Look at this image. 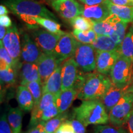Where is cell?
Returning a JSON list of instances; mask_svg holds the SVG:
<instances>
[{
  "instance_id": "cell-1",
  "label": "cell",
  "mask_w": 133,
  "mask_h": 133,
  "mask_svg": "<svg viewBox=\"0 0 133 133\" xmlns=\"http://www.w3.org/2000/svg\"><path fill=\"white\" fill-rule=\"evenodd\" d=\"M112 84L110 79L99 72L81 74L75 88L77 98L82 101L101 100Z\"/></svg>"
},
{
  "instance_id": "cell-2",
  "label": "cell",
  "mask_w": 133,
  "mask_h": 133,
  "mask_svg": "<svg viewBox=\"0 0 133 133\" xmlns=\"http://www.w3.org/2000/svg\"><path fill=\"white\" fill-rule=\"evenodd\" d=\"M71 114L86 127L109 122V113L101 100L83 101L78 107L74 108Z\"/></svg>"
},
{
  "instance_id": "cell-3",
  "label": "cell",
  "mask_w": 133,
  "mask_h": 133,
  "mask_svg": "<svg viewBox=\"0 0 133 133\" xmlns=\"http://www.w3.org/2000/svg\"><path fill=\"white\" fill-rule=\"evenodd\" d=\"M11 12L19 17L38 16L57 21V18L44 5L35 0H5L3 2Z\"/></svg>"
},
{
  "instance_id": "cell-4",
  "label": "cell",
  "mask_w": 133,
  "mask_h": 133,
  "mask_svg": "<svg viewBox=\"0 0 133 133\" xmlns=\"http://www.w3.org/2000/svg\"><path fill=\"white\" fill-rule=\"evenodd\" d=\"M133 110V94L128 91L109 113V122L112 126L123 127L127 123Z\"/></svg>"
},
{
  "instance_id": "cell-5",
  "label": "cell",
  "mask_w": 133,
  "mask_h": 133,
  "mask_svg": "<svg viewBox=\"0 0 133 133\" xmlns=\"http://www.w3.org/2000/svg\"><path fill=\"white\" fill-rule=\"evenodd\" d=\"M110 75L112 82L116 86L128 87L133 79V62L120 56L111 70Z\"/></svg>"
},
{
  "instance_id": "cell-6",
  "label": "cell",
  "mask_w": 133,
  "mask_h": 133,
  "mask_svg": "<svg viewBox=\"0 0 133 133\" xmlns=\"http://www.w3.org/2000/svg\"><path fill=\"white\" fill-rule=\"evenodd\" d=\"M72 58L84 73L92 72L96 69V51L92 44L78 41Z\"/></svg>"
},
{
  "instance_id": "cell-7",
  "label": "cell",
  "mask_w": 133,
  "mask_h": 133,
  "mask_svg": "<svg viewBox=\"0 0 133 133\" xmlns=\"http://www.w3.org/2000/svg\"><path fill=\"white\" fill-rule=\"evenodd\" d=\"M78 41L70 33H66L61 36L52 54L61 64L62 61L72 58Z\"/></svg>"
},
{
  "instance_id": "cell-8",
  "label": "cell",
  "mask_w": 133,
  "mask_h": 133,
  "mask_svg": "<svg viewBox=\"0 0 133 133\" xmlns=\"http://www.w3.org/2000/svg\"><path fill=\"white\" fill-rule=\"evenodd\" d=\"M79 66L73 58L66 60L62 65V91L75 89L79 79L81 73Z\"/></svg>"
},
{
  "instance_id": "cell-9",
  "label": "cell",
  "mask_w": 133,
  "mask_h": 133,
  "mask_svg": "<svg viewBox=\"0 0 133 133\" xmlns=\"http://www.w3.org/2000/svg\"><path fill=\"white\" fill-rule=\"evenodd\" d=\"M3 45L18 66L21 58V45L17 28L15 24L8 28L6 34L3 39Z\"/></svg>"
},
{
  "instance_id": "cell-10",
  "label": "cell",
  "mask_w": 133,
  "mask_h": 133,
  "mask_svg": "<svg viewBox=\"0 0 133 133\" xmlns=\"http://www.w3.org/2000/svg\"><path fill=\"white\" fill-rule=\"evenodd\" d=\"M62 36L44 30H38L33 32L35 41L41 51L46 54H52Z\"/></svg>"
},
{
  "instance_id": "cell-11",
  "label": "cell",
  "mask_w": 133,
  "mask_h": 133,
  "mask_svg": "<svg viewBox=\"0 0 133 133\" xmlns=\"http://www.w3.org/2000/svg\"><path fill=\"white\" fill-rule=\"evenodd\" d=\"M55 11L64 19L70 21L81 16V6L76 0H57L51 3Z\"/></svg>"
},
{
  "instance_id": "cell-12",
  "label": "cell",
  "mask_w": 133,
  "mask_h": 133,
  "mask_svg": "<svg viewBox=\"0 0 133 133\" xmlns=\"http://www.w3.org/2000/svg\"><path fill=\"white\" fill-rule=\"evenodd\" d=\"M120 56L119 49L112 51H96V70L97 72L105 75L110 74Z\"/></svg>"
},
{
  "instance_id": "cell-13",
  "label": "cell",
  "mask_w": 133,
  "mask_h": 133,
  "mask_svg": "<svg viewBox=\"0 0 133 133\" xmlns=\"http://www.w3.org/2000/svg\"><path fill=\"white\" fill-rule=\"evenodd\" d=\"M42 54L35 40L28 34H25L21 46V59L24 62L37 63Z\"/></svg>"
},
{
  "instance_id": "cell-14",
  "label": "cell",
  "mask_w": 133,
  "mask_h": 133,
  "mask_svg": "<svg viewBox=\"0 0 133 133\" xmlns=\"http://www.w3.org/2000/svg\"><path fill=\"white\" fill-rule=\"evenodd\" d=\"M36 64L38 66L42 86L57 66L61 65L54 55L43 52Z\"/></svg>"
},
{
  "instance_id": "cell-15",
  "label": "cell",
  "mask_w": 133,
  "mask_h": 133,
  "mask_svg": "<svg viewBox=\"0 0 133 133\" xmlns=\"http://www.w3.org/2000/svg\"><path fill=\"white\" fill-rule=\"evenodd\" d=\"M111 14L105 3L94 6H81V16L90 20L92 22L104 21Z\"/></svg>"
},
{
  "instance_id": "cell-16",
  "label": "cell",
  "mask_w": 133,
  "mask_h": 133,
  "mask_svg": "<svg viewBox=\"0 0 133 133\" xmlns=\"http://www.w3.org/2000/svg\"><path fill=\"white\" fill-rule=\"evenodd\" d=\"M20 17L27 24L30 25L38 24L44 29H45L46 30L51 33H55V34L61 35L63 36L66 33L61 30V25L59 24L51 19L38 16H22Z\"/></svg>"
},
{
  "instance_id": "cell-17",
  "label": "cell",
  "mask_w": 133,
  "mask_h": 133,
  "mask_svg": "<svg viewBox=\"0 0 133 133\" xmlns=\"http://www.w3.org/2000/svg\"><path fill=\"white\" fill-rule=\"evenodd\" d=\"M128 87L121 88L116 86L112 83L110 88L105 93L104 97L101 99L104 105L107 112L109 113L111 109L119 102L128 89Z\"/></svg>"
},
{
  "instance_id": "cell-18",
  "label": "cell",
  "mask_w": 133,
  "mask_h": 133,
  "mask_svg": "<svg viewBox=\"0 0 133 133\" xmlns=\"http://www.w3.org/2000/svg\"><path fill=\"white\" fill-rule=\"evenodd\" d=\"M55 96L51 93H44L43 94L40 102L36 105L34 106L31 110V119L29 127H33L41 121V116L44 110L50 104L54 102Z\"/></svg>"
},
{
  "instance_id": "cell-19",
  "label": "cell",
  "mask_w": 133,
  "mask_h": 133,
  "mask_svg": "<svg viewBox=\"0 0 133 133\" xmlns=\"http://www.w3.org/2000/svg\"><path fill=\"white\" fill-rule=\"evenodd\" d=\"M20 84L25 86L33 81H41L38 66L36 63L24 62L20 66Z\"/></svg>"
},
{
  "instance_id": "cell-20",
  "label": "cell",
  "mask_w": 133,
  "mask_h": 133,
  "mask_svg": "<svg viewBox=\"0 0 133 133\" xmlns=\"http://www.w3.org/2000/svg\"><path fill=\"white\" fill-rule=\"evenodd\" d=\"M61 70L62 65H59L43 85V94L44 93H51L56 96L62 91Z\"/></svg>"
},
{
  "instance_id": "cell-21",
  "label": "cell",
  "mask_w": 133,
  "mask_h": 133,
  "mask_svg": "<svg viewBox=\"0 0 133 133\" xmlns=\"http://www.w3.org/2000/svg\"><path fill=\"white\" fill-rule=\"evenodd\" d=\"M76 98H77V91L74 88L61 91L59 94L55 96L54 102L59 109L60 114L67 111Z\"/></svg>"
},
{
  "instance_id": "cell-22",
  "label": "cell",
  "mask_w": 133,
  "mask_h": 133,
  "mask_svg": "<svg viewBox=\"0 0 133 133\" xmlns=\"http://www.w3.org/2000/svg\"><path fill=\"white\" fill-rule=\"evenodd\" d=\"M16 99L19 107L23 111L29 112L34 107V101L31 92L25 86L20 85L16 91Z\"/></svg>"
},
{
  "instance_id": "cell-23",
  "label": "cell",
  "mask_w": 133,
  "mask_h": 133,
  "mask_svg": "<svg viewBox=\"0 0 133 133\" xmlns=\"http://www.w3.org/2000/svg\"><path fill=\"white\" fill-rule=\"evenodd\" d=\"M111 14L118 17L121 21L126 23L133 22V6H119L115 4L109 0L105 1Z\"/></svg>"
},
{
  "instance_id": "cell-24",
  "label": "cell",
  "mask_w": 133,
  "mask_h": 133,
  "mask_svg": "<svg viewBox=\"0 0 133 133\" xmlns=\"http://www.w3.org/2000/svg\"><path fill=\"white\" fill-rule=\"evenodd\" d=\"M119 21L121 20L118 17L111 14L104 21L98 22H92V29L97 35L109 36L113 27Z\"/></svg>"
},
{
  "instance_id": "cell-25",
  "label": "cell",
  "mask_w": 133,
  "mask_h": 133,
  "mask_svg": "<svg viewBox=\"0 0 133 133\" xmlns=\"http://www.w3.org/2000/svg\"><path fill=\"white\" fill-rule=\"evenodd\" d=\"M1 88L12 86L16 80V69L3 61H0Z\"/></svg>"
},
{
  "instance_id": "cell-26",
  "label": "cell",
  "mask_w": 133,
  "mask_h": 133,
  "mask_svg": "<svg viewBox=\"0 0 133 133\" xmlns=\"http://www.w3.org/2000/svg\"><path fill=\"white\" fill-rule=\"evenodd\" d=\"M22 116V110L20 107L11 108L8 111V121L13 133H21Z\"/></svg>"
},
{
  "instance_id": "cell-27",
  "label": "cell",
  "mask_w": 133,
  "mask_h": 133,
  "mask_svg": "<svg viewBox=\"0 0 133 133\" xmlns=\"http://www.w3.org/2000/svg\"><path fill=\"white\" fill-rule=\"evenodd\" d=\"M96 51H112L119 49L117 45L109 36L97 35L96 39L91 44Z\"/></svg>"
},
{
  "instance_id": "cell-28",
  "label": "cell",
  "mask_w": 133,
  "mask_h": 133,
  "mask_svg": "<svg viewBox=\"0 0 133 133\" xmlns=\"http://www.w3.org/2000/svg\"><path fill=\"white\" fill-rule=\"evenodd\" d=\"M121 56L127 58L133 62V27L130 28L123 41L119 46Z\"/></svg>"
},
{
  "instance_id": "cell-29",
  "label": "cell",
  "mask_w": 133,
  "mask_h": 133,
  "mask_svg": "<svg viewBox=\"0 0 133 133\" xmlns=\"http://www.w3.org/2000/svg\"><path fill=\"white\" fill-rule=\"evenodd\" d=\"M70 117L69 112L66 111L62 114H60L53 118L45 122L44 130L46 133H55L57 131L65 121Z\"/></svg>"
},
{
  "instance_id": "cell-30",
  "label": "cell",
  "mask_w": 133,
  "mask_h": 133,
  "mask_svg": "<svg viewBox=\"0 0 133 133\" xmlns=\"http://www.w3.org/2000/svg\"><path fill=\"white\" fill-rule=\"evenodd\" d=\"M128 26V23L122 21H119L116 23L110 33L109 36L117 45L120 44L123 41L126 36V30Z\"/></svg>"
},
{
  "instance_id": "cell-31",
  "label": "cell",
  "mask_w": 133,
  "mask_h": 133,
  "mask_svg": "<svg viewBox=\"0 0 133 133\" xmlns=\"http://www.w3.org/2000/svg\"><path fill=\"white\" fill-rule=\"evenodd\" d=\"M72 35L76 38V40L81 43L84 44H91L93 41L97 38V35L93 29H91L89 31H80L78 30L74 29Z\"/></svg>"
},
{
  "instance_id": "cell-32",
  "label": "cell",
  "mask_w": 133,
  "mask_h": 133,
  "mask_svg": "<svg viewBox=\"0 0 133 133\" xmlns=\"http://www.w3.org/2000/svg\"><path fill=\"white\" fill-rule=\"evenodd\" d=\"M25 86L28 88L33 96L34 106L38 105L43 96V86L41 81H33L26 84Z\"/></svg>"
},
{
  "instance_id": "cell-33",
  "label": "cell",
  "mask_w": 133,
  "mask_h": 133,
  "mask_svg": "<svg viewBox=\"0 0 133 133\" xmlns=\"http://www.w3.org/2000/svg\"><path fill=\"white\" fill-rule=\"evenodd\" d=\"M70 24L74 29L80 31H89L92 29L93 23L90 20L83 16H77L70 21Z\"/></svg>"
},
{
  "instance_id": "cell-34",
  "label": "cell",
  "mask_w": 133,
  "mask_h": 133,
  "mask_svg": "<svg viewBox=\"0 0 133 133\" xmlns=\"http://www.w3.org/2000/svg\"><path fill=\"white\" fill-rule=\"evenodd\" d=\"M94 133H128V131L122 127L102 124L96 126Z\"/></svg>"
},
{
  "instance_id": "cell-35",
  "label": "cell",
  "mask_w": 133,
  "mask_h": 133,
  "mask_svg": "<svg viewBox=\"0 0 133 133\" xmlns=\"http://www.w3.org/2000/svg\"><path fill=\"white\" fill-rule=\"evenodd\" d=\"M60 114L59 110L54 102L52 104L49 105L46 109L44 110L42 116H41V121H47L49 119L53 118L55 116H56Z\"/></svg>"
},
{
  "instance_id": "cell-36",
  "label": "cell",
  "mask_w": 133,
  "mask_h": 133,
  "mask_svg": "<svg viewBox=\"0 0 133 133\" xmlns=\"http://www.w3.org/2000/svg\"><path fill=\"white\" fill-rule=\"evenodd\" d=\"M0 61H3L14 69H17V66L15 64L14 60L10 56L9 52L3 45L2 40H0Z\"/></svg>"
},
{
  "instance_id": "cell-37",
  "label": "cell",
  "mask_w": 133,
  "mask_h": 133,
  "mask_svg": "<svg viewBox=\"0 0 133 133\" xmlns=\"http://www.w3.org/2000/svg\"><path fill=\"white\" fill-rule=\"evenodd\" d=\"M69 119L72 124L75 133H86V126L81 121L76 119L72 114L70 116Z\"/></svg>"
},
{
  "instance_id": "cell-38",
  "label": "cell",
  "mask_w": 133,
  "mask_h": 133,
  "mask_svg": "<svg viewBox=\"0 0 133 133\" xmlns=\"http://www.w3.org/2000/svg\"><path fill=\"white\" fill-rule=\"evenodd\" d=\"M0 133H13L12 129L8 121L7 115L4 114L0 119Z\"/></svg>"
},
{
  "instance_id": "cell-39",
  "label": "cell",
  "mask_w": 133,
  "mask_h": 133,
  "mask_svg": "<svg viewBox=\"0 0 133 133\" xmlns=\"http://www.w3.org/2000/svg\"><path fill=\"white\" fill-rule=\"evenodd\" d=\"M62 133H75L74 128L69 119L65 121L59 128Z\"/></svg>"
},
{
  "instance_id": "cell-40",
  "label": "cell",
  "mask_w": 133,
  "mask_h": 133,
  "mask_svg": "<svg viewBox=\"0 0 133 133\" xmlns=\"http://www.w3.org/2000/svg\"><path fill=\"white\" fill-rule=\"evenodd\" d=\"M45 126V121H41L36 125L30 128L26 133H41L44 130Z\"/></svg>"
},
{
  "instance_id": "cell-41",
  "label": "cell",
  "mask_w": 133,
  "mask_h": 133,
  "mask_svg": "<svg viewBox=\"0 0 133 133\" xmlns=\"http://www.w3.org/2000/svg\"><path fill=\"white\" fill-rule=\"evenodd\" d=\"M0 24L1 25L4 26L6 28H9L12 25L11 19L8 15L0 16Z\"/></svg>"
},
{
  "instance_id": "cell-42",
  "label": "cell",
  "mask_w": 133,
  "mask_h": 133,
  "mask_svg": "<svg viewBox=\"0 0 133 133\" xmlns=\"http://www.w3.org/2000/svg\"><path fill=\"white\" fill-rule=\"evenodd\" d=\"M115 4L119 6H133V0H109Z\"/></svg>"
},
{
  "instance_id": "cell-43",
  "label": "cell",
  "mask_w": 133,
  "mask_h": 133,
  "mask_svg": "<svg viewBox=\"0 0 133 133\" xmlns=\"http://www.w3.org/2000/svg\"><path fill=\"white\" fill-rule=\"evenodd\" d=\"M83 4L87 6H94L104 3L107 0H79Z\"/></svg>"
},
{
  "instance_id": "cell-44",
  "label": "cell",
  "mask_w": 133,
  "mask_h": 133,
  "mask_svg": "<svg viewBox=\"0 0 133 133\" xmlns=\"http://www.w3.org/2000/svg\"><path fill=\"white\" fill-rule=\"evenodd\" d=\"M126 124H127L128 133H133V110Z\"/></svg>"
},
{
  "instance_id": "cell-45",
  "label": "cell",
  "mask_w": 133,
  "mask_h": 133,
  "mask_svg": "<svg viewBox=\"0 0 133 133\" xmlns=\"http://www.w3.org/2000/svg\"><path fill=\"white\" fill-rule=\"evenodd\" d=\"M9 13L8 8L4 5L1 4L0 6V16H4V15H8Z\"/></svg>"
},
{
  "instance_id": "cell-46",
  "label": "cell",
  "mask_w": 133,
  "mask_h": 133,
  "mask_svg": "<svg viewBox=\"0 0 133 133\" xmlns=\"http://www.w3.org/2000/svg\"><path fill=\"white\" fill-rule=\"evenodd\" d=\"M6 34V27H4V26L0 25V39L1 40H3Z\"/></svg>"
},
{
  "instance_id": "cell-47",
  "label": "cell",
  "mask_w": 133,
  "mask_h": 133,
  "mask_svg": "<svg viewBox=\"0 0 133 133\" xmlns=\"http://www.w3.org/2000/svg\"><path fill=\"white\" fill-rule=\"evenodd\" d=\"M128 91H130V92L133 94V79H132V83H131V84H130V86H129V88H128Z\"/></svg>"
},
{
  "instance_id": "cell-48",
  "label": "cell",
  "mask_w": 133,
  "mask_h": 133,
  "mask_svg": "<svg viewBox=\"0 0 133 133\" xmlns=\"http://www.w3.org/2000/svg\"><path fill=\"white\" fill-rule=\"evenodd\" d=\"M46 1H49V2H50V3H52V2H53V1H57V0H46Z\"/></svg>"
},
{
  "instance_id": "cell-49",
  "label": "cell",
  "mask_w": 133,
  "mask_h": 133,
  "mask_svg": "<svg viewBox=\"0 0 133 133\" xmlns=\"http://www.w3.org/2000/svg\"><path fill=\"white\" fill-rule=\"evenodd\" d=\"M55 133H62V132H61V131H60V129H58V130H57V131H56V132H55Z\"/></svg>"
},
{
  "instance_id": "cell-50",
  "label": "cell",
  "mask_w": 133,
  "mask_h": 133,
  "mask_svg": "<svg viewBox=\"0 0 133 133\" xmlns=\"http://www.w3.org/2000/svg\"><path fill=\"white\" fill-rule=\"evenodd\" d=\"M41 133H46V131H45V130H44V131H43V132H41Z\"/></svg>"
},
{
  "instance_id": "cell-51",
  "label": "cell",
  "mask_w": 133,
  "mask_h": 133,
  "mask_svg": "<svg viewBox=\"0 0 133 133\" xmlns=\"http://www.w3.org/2000/svg\"><path fill=\"white\" fill-rule=\"evenodd\" d=\"M132 27H133V22H132Z\"/></svg>"
}]
</instances>
